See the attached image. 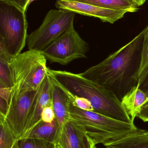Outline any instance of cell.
Listing matches in <instances>:
<instances>
[{
    "mask_svg": "<svg viewBox=\"0 0 148 148\" xmlns=\"http://www.w3.org/2000/svg\"><path fill=\"white\" fill-rule=\"evenodd\" d=\"M144 30L99 64L80 73L113 91L120 99L137 85Z\"/></svg>",
    "mask_w": 148,
    "mask_h": 148,
    "instance_id": "cell-1",
    "label": "cell"
},
{
    "mask_svg": "<svg viewBox=\"0 0 148 148\" xmlns=\"http://www.w3.org/2000/svg\"><path fill=\"white\" fill-rule=\"evenodd\" d=\"M47 73L73 94L87 99L94 112L127 123H134L120 99L107 88L81 74L47 69Z\"/></svg>",
    "mask_w": 148,
    "mask_h": 148,
    "instance_id": "cell-2",
    "label": "cell"
},
{
    "mask_svg": "<svg viewBox=\"0 0 148 148\" xmlns=\"http://www.w3.org/2000/svg\"><path fill=\"white\" fill-rule=\"evenodd\" d=\"M71 120L81 126L96 145L136 131L134 123L121 121L94 111L83 110L70 103Z\"/></svg>",
    "mask_w": 148,
    "mask_h": 148,
    "instance_id": "cell-3",
    "label": "cell"
},
{
    "mask_svg": "<svg viewBox=\"0 0 148 148\" xmlns=\"http://www.w3.org/2000/svg\"><path fill=\"white\" fill-rule=\"evenodd\" d=\"M13 85L11 95L40 88L47 75V59L41 51L28 50L9 63Z\"/></svg>",
    "mask_w": 148,
    "mask_h": 148,
    "instance_id": "cell-4",
    "label": "cell"
},
{
    "mask_svg": "<svg viewBox=\"0 0 148 148\" xmlns=\"http://www.w3.org/2000/svg\"><path fill=\"white\" fill-rule=\"evenodd\" d=\"M26 13L0 2V45L13 58L27 44L28 24Z\"/></svg>",
    "mask_w": 148,
    "mask_h": 148,
    "instance_id": "cell-5",
    "label": "cell"
},
{
    "mask_svg": "<svg viewBox=\"0 0 148 148\" xmlns=\"http://www.w3.org/2000/svg\"><path fill=\"white\" fill-rule=\"evenodd\" d=\"M75 14L66 10H50L41 26L28 35V49L42 51L68 29L74 23Z\"/></svg>",
    "mask_w": 148,
    "mask_h": 148,
    "instance_id": "cell-6",
    "label": "cell"
},
{
    "mask_svg": "<svg viewBox=\"0 0 148 148\" xmlns=\"http://www.w3.org/2000/svg\"><path fill=\"white\" fill-rule=\"evenodd\" d=\"M89 51L88 43L75 30L73 23L41 52L51 63L67 65L74 60L87 58Z\"/></svg>",
    "mask_w": 148,
    "mask_h": 148,
    "instance_id": "cell-7",
    "label": "cell"
},
{
    "mask_svg": "<svg viewBox=\"0 0 148 148\" xmlns=\"http://www.w3.org/2000/svg\"><path fill=\"white\" fill-rule=\"evenodd\" d=\"M42 84L37 90L23 91L10 95L5 120L18 140L26 135Z\"/></svg>",
    "mask_w": 148,
    "mask_h": 148,
    "instance_id": "cell-8",
    "label": "cell"
},
{
    "mask_svg": "<svg viewBox=\"0 0 148 148\" xmlns=\"http://www.w3.org/2000/svg\"><path fill=\"white\" fill-rule=\"evenodd\" d=\"M56 8L74 12L76 14L99 18L103 22L113 24L124 17L126 12L100 8L74 0H57Z\"/></svg>",
    "mask_w": 148,
    "mask_h": 148,
    "instance_id": "cell-9",
    "label": "cell"
},
{
    "mask_svg": "<svg viewBox=\"0 0 148 148\" xmlns=\"http://www.w3.org/2000/svg\"><path fill=\"white\" fill-rule=\"evenodd\" d=\"M94 143L84 129L70 120L63 127L56 146L57 148H91Z\"/></svg>",
    "mask_w": 148,
    "mask_h": 148,
    "instance_id": "cell-10",
    "label": "cell"
},
{
    "mask_svg": "<svg viewBox=\"0 0 148 148\" xmlns=\"http://www.w3.org/2000/svg\"><path fill=\"white\" fill-rule=\"evenodd\" d=\"M51 81L53 83L52 96L53 108L58 125L57 141L63 126L71 120L70 103L63 90L52 80Z\"/></svg>",
    "mask_w": 148,
    "mask_h": 148,
    "instance_id": "cell-11",
    "label": "cell"
},
{
    "mask_svg": "<svg viewBox=\"0 0 148 148\" xmlns=\"http://www.w3.org/2000/svg\"><path fill=\"white\" fill-rule=\"evenodd\" d=\"M53 83L51 78L47 73L43 82L41 88L32 110L30 123L27 130L25 138L30 131L41 121V115L43 109L49 105H53L52 102Z\"/></svg>",
    "mask_w": 148,
    "mask_h": 148,
    "instance_id": "cell-12",
    "label": "cell"
},
{
    "mask_svg": "<svg viewBox=\"0 0 148 148\" xmlns=\"http://www.w3.org/2000/svg\"><path fill=\"white\" fill-rule=\"evenodd\" d=\"M107 148H148V130L138 129L128 134L109 141Z\"/></svg>",
    "mask_w": 148,
    "mask_h": 148,
    "instance_id": "cell-13",
    "label": "cell"
},
{
    "mask_svg": "<svg viewBox=\"0 0 148 148\" xmlns=\"http://www.w3.org/2000/svg\"><path fill=\"white\" fill-rule=\"evenodd\" d=\"M148 95L140 88V84L134 86L121 99L123 107L134 122L142 106L146 103Z\"/></svg>",
    "mask_w": 148,
    "mask_h": 148,
    "instance_id": "cell-14",
    "label": "cell"
},
{
    "mask_svg": "<svg viewBox=\"0 0 148 148\" xmlns=\"http://www.w3.org/2000/svg\"><path fill=\"white\" fill-rule=\"evenodd\" d=\"M100 8L127 13L137 12L139 7L133 0H74Z\"/></svg>",
    "mask_w": 148,
    "mask_h": 148,
    "instance_id": "cell-15",
    "label": "cell"
},
{
    "mask_svg": "<svg viewBox=\"0 0 148 148\" xmlns=\"http://www.w3.org/2000/svg\"><path fill=\"white\" fill-rule=\"evenodd\" d=\"M58 135V125L56 119L52 122L39 123L25 138H35L44 140L56 145Z\"/></svg>",
    "mask_w": 148,
    "mask_h": 148,
    "instance_id": "cell-16",
    "label": "cell"
},
{
    "mask_svg": "<svg viewBox=\"0 0 148 148\" xmlns=\"http://www.w3.org/2000/svg\"><path fill=\"white\" fill-rule=\"evenodd\" d=\"M12 57L4 48L0 45V85L7 88L14 85L9 63Z\"/></svg>",
    "mask_w": 148,
    "mask_h": 148,
    "instance_id": "cell-17",
    "label": "cell"
},
{
    "mask_svg": "<svg viewBox=\"0 0 148 148\" xmlns=\"http://www.w3.org/2000/svg\"><path fill=\"white\" fill-rule=\"evenodd\" d=\"M17 140L5 117L0 116V148H13Z\"/></svg>",
    "mask_w": 148,
    "mask_h": 148,
    "instance_id": "cell-18",
    "label": "cell"
},
{
    "mask_svg": "<svg viewBox=\"0 0 148 148\" xmlns=\"http://www.w3.org/2000/svg\"><path fill=\"white\" fill-rule=\"evenodd\" d=\"M144 30L141 61L137 76V81L140 84L144 81L148 74V25Z\"/></svg>",
    "mask_w": 148,
    "mask_h": 148,
    "instance_id": "cell-19",
    "label": "cell"
},
{
    "mask_svg": "<svg viewBox=\"0 0 148 148\" xmlns=\"http://www.w3.org/2000/svg\"><path fill=\"white\" fill-rule=\"evenodd\" d=\"M49 76L50 77V78L53 82H54L56 84H58L63 90V91L65 92V93L67 95L68 98H69L70 103L73 106L79 108L83 110L94 111V108H93V106H92L91 103L87 99L83 98V97H81L78 96L73 94L72 92L68 90L64 86H63L54 78L50 76L49 75Z\"/></svg>",
    "mask_w": 148,
    "mask_h": 148,
    "instance_id": "cell-20",
    "label": "cell"
},
{
    "mask_svg": "<svg viewBox=\"0 0 148 148\" xmlns=\"http://www.w3.org/2000/svg\"><path fill=\"white\" fill-rule=\"evenodd\" d=\"M13 148H57L56 145L44 140L23 138L17 140Z\"/></svg>",
    "mask_w": 148,
    "mask_h": 148,
    "instance_id": "cell-21",
    "label": "cell"
},
{
    "mask_svg": "<svg viewBox=\"0 0 148 148\" xmlns=\"http://www.w3.org/2000/svg\"><path fill=\"white\" fill-rule=\"evenodd\" d=\"M56 119L55 114L53 108V105L45 107L41 115V121L43 122L50 123Z\"/></svg>",
    "mask_w": 148,
    "mask_h": 148,
    "instance_id": "cell-22",
    "label": "cell"
},
{
    "mask_svg": "<svg viewBox=\"0 0 148 148\" xmlns=\"http://www.w3.org/2000/svg\"><path fill=\"white\" fill-rule=\"evenodd\" d=\"M31 0H0V2L16 7L26 13L28 6Z\"/></svg>",
    "mask_w": 148,
    "mask_h": 148,
    "instance_id": "cell-23",
    "label": "cell"
},
{
    "mask_svg": "<svg viewBox=\"0 0 148 148\" xmlns=\"http://www.w3.org/2000/svg\"><path fill=\"white\" fill-rule=\"evenodd\" d=\"M12 89V88H7L0 85V97L6 101L8 105Z\"/></svg>",
    "mask_w": 148,
    "mask_h": 148,
    "instance_id": "cell-24",
    "label": "cell"
},
{
    "mask_svg": "<svg viewBox=\"0 0 148 148\" xmlns=\"http://www.w3.org/2000/svg\"><path fill=\"white\" fill-rule=\"evenodd\" d=\"M137 117L144 122H148V102L142 106Z\"/></svg>",
    "mask_w": 148,
    "mask_h": 148,
    "instance_id": "cell-25",
    "label": "cell"
},
{
    "mask_svg": "<svg viewBox=\"0 0 148 148\" xmlns=\"http://www.w3.org/2000/svg\"><path fill=\"white\" fill-rule=\"evenodd\" d=\"M8 103L0 97V116L5 117L8 112Z\"/></svg>",
    "mask_w": 148,
    "mask_h": 148,
    "instance_id": "cell-26",
    "label": "cell"
},
{
    "mask_svg": "<svg viewBox=\"0 0 148 148\" xmlns=\"http://www.w3.org/2000/svg\"><path fill=\"white\" fill-rule=\"evenodd\" d=\"M140 88L148 95V98L147 99V101H146V103L148 102V74L144 81L140 84Z\"/></svg>",
    "mask_w": 148,
    "mask_h": 148,
    "instance_id": "cell-27",
    "label": "cell"
},
{
    "mask_svg": "<svg viewBox=\"0 0 148 148\" xmlns=\"http://www.w3.org/2000/svg\"><path fill=\"white\" fill-rule=\"evenodd\" d=\"M139 7L143 5L147 0H133Z\"/></svg>",
    "mask_w": 148,
    "mask_h": 148,
    "instance_id": "cell-28",
    "label": "cell"
},
{
    "mask_svg": "<svg viewBox=\"0 0 148 148\" xmlns=\"http://www.w3.org/2000/svg\"><path fill=\"white\" fill-rule=\"evenodd\" d=\"M91 148H97V147H96V145H95V144H93V145H92V147H91Z\"/></svg>",
    "mask_w": 148,
    "mask_h": 148,
    "instance_id": "cell-29",
    "label": "cell"
},
{
    "mask_svg": "<svg viewBox=\"0 0 148 148\" xmlns=\"http://www.w3.org/2000/svg\"></svg>",
    "mask_w": 148,
    "mask_h": 148,
    "instance_id": "cell-30",
    "label": "cell"
}]
</instances>
